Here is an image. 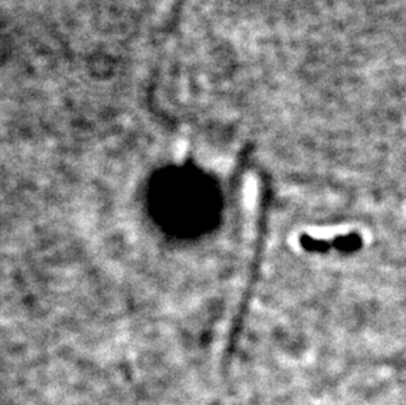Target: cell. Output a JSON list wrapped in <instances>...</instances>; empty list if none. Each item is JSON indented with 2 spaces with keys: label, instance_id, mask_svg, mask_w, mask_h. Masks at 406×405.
<instances>
[{
  "label": "cell",
  "instance_id": "2",
  "mask_svg": "<svg viewBox=\"0 0 406 405\" xmlns=\"http://www.w3.org/2000/svg\"><path fill=\"white\" fill-rule=\"evenodd\" d=\"M301 242L306 250L310 251H326L330 247V243L321 241V239H314L309 235H304L301 238Z\"/></svg>",
  "mask_w": 406,
  "mask_h": 405
},
{
  "label": "cell",
  "instance_id": "1",
  "mask_svg": "<svg viewBox=\"0 0 406 405\" xmlns=\"http://www.w3.org/2000/svg\"><path fill=\"white\" fill-rule=\"evenodd\" d=\"M333 245L337 247L341 251H345V253H351V251H355L360 247L362 245V241H360V237L356 234H350V235H341L337 239H334Z\"/></svg>",
  "mask_w": 406,
  "mask_h": 405
}]
</instances>
